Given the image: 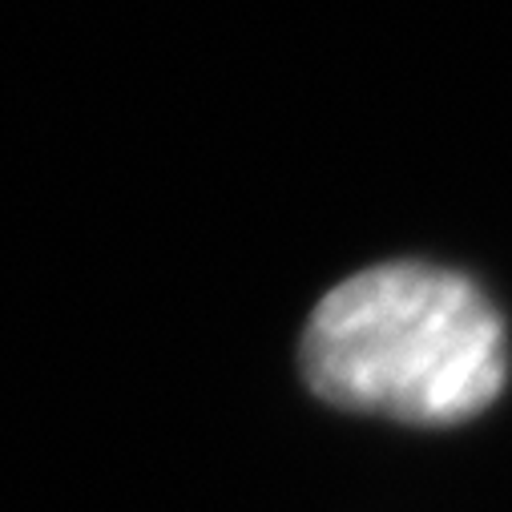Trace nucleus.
<instances>
[{
	"instance_id": "f257e3e1",
	"label": "nucleus",
	"mask_w": 512,
	"mask_h": 512,
	"mask_svg": "<svg viewBox=\"0 0 512 512\" xmlns=\"http://www.w3.org/2000/svg\"><path fill=\"white\" fill-rule=\"evenodd\" d=\"M303 375L335 408L452 428L500 400L508 331L468 275L379 263L319 299L303 331Z\"/></svg>"
}]
</instances>
